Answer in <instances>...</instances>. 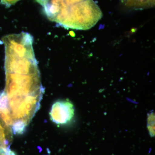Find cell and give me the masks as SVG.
<instances>
[{
	"instance_id": "1",
	"label": "cell",
	"mask_w": 155,
	"mask_h": 155,
	"mask_svg": "<svg viewBox=\"0 0 155 155\" xmlns=\"http://www.w3.org/2000/svg\"><path fill=\"white\" fill-rule=\"evenodd\" d=\"M5 53L6 84L0 91V114L14 134H22L39 110L45 90L32 46L14 44Z\"/></svg>"
},
{
	"instance_id": "2",
	"label": "cell",
	"mask_w": 155,
	"mask_h": 155,
	"mask_svg": "<svg viewBox=\"0 0 155 155\" xmlns=\"http://www.w3.org/2000/svg\"><path fill=\"white\" fill-rule=\"evenodd\" d=\"M48 19L64 28L87 30L103 14L93 0H36Z\"/></svg>"
},
{
	"instance_id": "3",
	"label": "cell",
	"mask_w": 155,
	"mask_h": 155,
	"mask_svg": "<svg viewBox=\"0 0 155 155\" xmlns=\"http://www.w3.org/2000/svg\"><path fill=\"white\" fill-rule=\"evenodd\" d=\"M75 114L73 104L69 100H60L53 104L50 110V119L57 125H64L72 121Z\"/></svg>"
},
{
	"instance_id": "4",
	"label": "cell",
	"mask_w": 155,
	"mask_h": 155,
	"mask_svg": "<svg viewBox=\"0 0 155 155\" xmlns=\"http://www.w3.org/2000/svg\"><path fill=\"white\" fill-rule=\"evenodd\" d=\"M13 131L11 127L6 125L0 119V154L13 155L14 152L10 149L13 141Z\"/></svg>"
},
{
	"instance_id": "5",
	"label": "cell",
	"mask_w": 155,
	"mask_h": 155,
	"mask_svg": "<svg viewBox=\"0 0 155 155\" xmlns=\"http://www.w3.org/2000/svg\"><path fill=\"white\" fill-rule=\"evenodd\" d=\"M124 5L135 10L150 8L155 6V0H121Z\"/></svg>"
},
{
	"instance_id": "6",
	"label": "cell",
	"mask_w": 155,
	"mask_h": 155,
	"mask_svg": "<svg viewBox=\"0 0 155 155\" xmlns=\"http://www.w3.org/2000/svg\"><path fill=\"white\" fill-rule=\"evenodd\" d=\"M147 127L152 137L155 136V114L153 112L148 114Z\"/></svg>"
},
{
	"instance_id": "7",
	"label": "cell",
	"mask_w": 155,
	"mask_h": 155,
	"mask_svg": "<svg viewBox=\"0 0 155 155\" xmlns=\"http://www.w3.org/2000/svg\"><path fill=\"white\" fill-rule=\"evenodd\" d=\"M1 4L5 6L7 8L11 7L16 4L17 2L21 0H0Z\"/></svg>"
},
{
	"instance_id": "8",
	"label": "cell",
	"mask_w": 155,
	"mask_h": 155,
	"mask_svg": "<svg viewBox=\"0 0 155 155\" xmlns=\"http://www.w3.org/2000/svg\"><path fill=\"white\" fill-rule=\"evenodd\" d=\"M0 155H2L1 154H0Z\"/></svg>"
}]
</instances>
